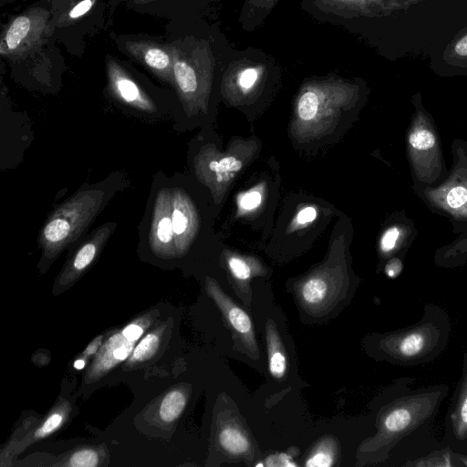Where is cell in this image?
<instances>
[{
    "instance_id": "cb8c5ba5",
    "label": "cell",
    "mask_w": 467,
    "mask_h": 467,
    "mask_svg": "<svg viewBox=\"0 0 467 467\" xmlns=\"http://www.w3.org/2000/svg\"><path fill=\"white\" fill-rule=\"evenodd\" d=\"M436 142L433 133L425 127H417L410 134L409 143L417 150H427Z\"/></svg>"
},
{
    "instance_id": "52a82bcc",
    "label": "cell",
    "mask_w": 467,
    "mask_h": 467,
    "mask_svg": "<svg viewBox=\"0 0 467 467\" xmlns=\"http://www.w3.org/2000/svg\"><path fill=\"white\" fill-rule=\"evenodd\" d=\"M430 397L413 396L399 402L388 411L381 422V436L394 440L411 431L420 423L432 410Z\"/></svg>"
},
{
    "instance_id": "8fae6325",
    "label": "cell",
    "mask_w": 467,
    "mask_h": 467,
    "mask_svg": "<svg viewBox=\"0 0 467 467\" xmlns=\"http://www.w3.org/2000/svg\"><path fill=\"white\" fill-rule=\"evenodd\" d=\"M265 71L264 65L248 59L234 61L228 68L224 82L242 94L251 92L260 82Z\"/></svg>"
},
{
    "instance_id": "9a60e30c",
    "label": "cell",
    "mask_w": 467,
    "mask_h": 467,
    "mask_svg": "<svg viewBox=\"0 0 467 467\" xmlns=\"http://www.w3.org/2000/svg\"><path fill=\"white\" fill-rule=\"evenodd\" d=\"M165 327L160 326L147 332L136 344L124 368L129 370L150 360L160 348Z\"/></svg>"
},
{
    "instance_id": "7a4b0ae2",
    "label": "cell",
    "mask_w": 467,
    "mask_h": 467,
    "mask_svg": "<svg viewBox=\"0 0 467 467\" xmlns=\"http://www.w3.org/2000/svg\"><path fill=\"white\" fill-rule=\"evenodd\" d=\"M173 82L185 107L202 104L209 93L214 57L208 42L190 40L169 47Z\"/></svg>"
},
{
    "instance_id": "4fadbf2b",
    "label": "cell",
    "mask_w": 467,
    "mask_h": 467,
    "mask_svg": "<svg viewBox=\"0 0 467 467\" xmlns=\"http://www.w3.org/2000/svg\"><path fill=\"white\" fill-rule=\"evenodd\" d=\"M433 337L431 328H418L400 335L394 339V350L396 355L411 358L423 354L431 347Z\"/></svg>"
},
{
    "instance_id": "ba28073f",
    "label": "cell",
    "mask_w": 467,
    "mask_h": 467,
    "mask_svg": "<svg viewBox=\"0 0 467 467\" xmlns=\"http://www.w3.org/2000/svg\"><path fill=\"white\" fill-rule=\"evenodd\" d=\"M206 290L223 312L232 327L241 336L246 348L256 352L257 346L254 338L253 324L248 314L234 304L217 283L213 279H206Z\"/></svg>"
},
{
    "instance_id": "603a6c76",
    "label": "cell",
    "mask_w": 467,
    "mask_h": 467,
    "mask_svg": "<svg viewBox=\"0 0 467 467\" xmlns=\"http://www.w3.org/2000/svg\"><path fill=\"white\" fill-rule=\"evenodd\" d=\"M241 166V161L236 160L234 157H225L219 161H211L207 166H205V168L198 166V171H212L217 179L222 180L239 171Z\"/></svg>"
},
{
    "instance_id": "277c9868",
    "label": "cell",
    "mask_w": 467,
    "mask_h": 467,
    "mask_svg": "<svg viewBox=\"0 0 467 467\" xmlns=\"http://www.w3.org/2000/svg\"><path fill=\"white\" fill-rule=\"evenodd\" d=\"M154 315L147 313L138 317L122 329L109 336L92 358L84 381L91 383L99 380L115 367L126 361L138 341L153 324Z\"/></svg>"
},
{
    "instance_id": "d6a6232c",
    "label": "cell",
    "mask_w": 467,
    "mask_h": 467,
    "mask_svg": "<svg viewBox=\"0 0 467 467\" xmlns=\"http://www.w3.org/2000/svg\"><path fill=\"white\" fill-rule=\"evenodd\" d=\"M402 270V264L398 258L389 261L385 267V272L389 277L394 278L400 275Z\"/></svg>"
},
{
    "instance_id": "7402d4cb",
    "label": "cell",
    "mask_w": 467,
    "mask_h": 467,
    "mask_svg": "<svg viewBox=\"0 0 467 467\" xmlns=\"http://www.w3.org/2000/svg\"><path fill=\"white\" fill-rule=\"evenodd\" d=\"M455 433L463 438L467 435V377L463 382L455 412L452 415Z\"/></svg>"
},
{
    "instance_id": "4316f807",
    "label": "cell",
    "mask_w": 467,
    "mask_h": 467,
    "mask_svg": "<svg viewBox=\"0 0 467 467\" xmlns=\"http://www.w3.org/2000/svg\"><path fill=\"white\" fill-rule=\"evenodd\" d=\"M228 266L232 275L238 280L246 281L253 275L250 265L240 257H230Z\"/></svg>"
},
{
    "instance_id": "5bb4252c",
    "label": "cell",
    "mask_w": 467,
    "mask_h": 467,
    "mask_svg": "<svg viewBox=\"0 0 467 467\" xmlns=\"http://www.w3.org/2000/svg\"><path fill=\"white\" fill-rule=\"evenodd\" d=\"M379 0H314V4L324 13L350 18L368 15Z\"/></svg>"
},
{
    "instance_id": "ffe728a7",
    "label": "cell",
    "mask_w": 467,
    "mask_h": 467,
    "mask_svg": "<svg viewBox=\"0 0 467 467\" xmlns=\"http://www.w3.org/2000/svg\"><path fill=\"white\" fill-rule=\"evenodd\" d=\"M320 109L317 90L311 82L303 88L297 100V114L303 120H311L317 117Z\"/></svg>"
},
{
    "instance_id": "e0dca14e",
    "label": "cell",
    "mask_w": 467,
    "mask_h": 467,
    "mask_svg": "<svg viewBox=\"0 0 467 467\" xmlns=\"http://www.w3.org/2000/svg\"><path fill=\"white\" fill-rule=\"evenodd\" d=\"M187 403V394L181 389H172L161 399L158 408L159 419L163 423L174 422L182 413Z\"/></svg>"
},
{
    "instance_id": "836d02e7",
    "label": "cell",
    "mask_w": 467,
    "mask_h": 467,
    "mask_svg": "<svg viewBox=\"0 0 467 467\" xmlns=\"http://www.w3.org/2000/svg\"><path fill=\"white\" fill-rule=\"evenodd\" d=\"M455 51L460 56H467V35L457 42Z\"/></svg>"
},
{
    "instance_id": "4dcf8cb0",
    "label": "cell",
    "mask_w": 467,
    "mask_h": 467,
    "mask_svg": "<svg viewBox=\"0 0 467 467\" xmlns=\"http://www.w3.org/2000/svg\"><path fill=\"white\" fill-rule=\"evenodd\" d=\"M95 2L96 0H82L78 2L68 12V17L76 19L84 16L91 9Z\"/></svg>"
},
{
    "instance_id": "5b68a950",
    "label": "cell",
    "mask_w": 467,
    "mask_h": 467,
    "mask_svg": "<svg viewBox=\"0 0 467 467\" xmlns=\"http://www.w3.org/2000/svg\"><path fill=\"white\" fill-rule=\"evenodd\" d=\"M47 17V10L35 8L14 18L1 40L2 56L17 58L26 55L43 37Z\"/></svg>"
},
{
    "instance_id": "44dd1931",
    "label": "cell",
    "mask_w": 467,
    "mask_h": 467,
    "mask_svg": "<svg viewBox=\"0 0 467 467\" xmlns=\"http://www.w3.org/2000/svg\"><path fill=\"white\" fill-rule=\"evenodd\" d=\"M278 0H246L241 13V21L246 26L262 22Z\"/></svg>"
},
{
    "instance_id": "f1b7e54d",
    "label": "cell",
    "mask_w": 467,
    "mask_h": 467,
    "mask_svg": "<svg viewBox=\"0 0 467 467\" xmlns=\"http://www.w3.org/2000/svg\"><path fill=\"white\" fill-rule=\"evenodd\" d=\"M400 231L398 227H390L386 230L380 239V248L383 252L389 253L396 246Z\"/></svg>"
},
{
    "instance_id": "e575fe53",
    "label": "cell",
    "mask_w": 467,
    "mask_h": 467,
    "mask_svg": "<svg viewBox=\"0 0 467 467\" xmlns=\"http://www.w3.org/2000/svg\"><path fill=\"white\" fill-rule=\"evenodd\" d=\"M137 2H145L147 0H136Z\"/></svg>"
},
{
    "instance_id": "1f68e13d",
    "label": "cell",
    "mask_w": 467,
    "mask_h": 467,
    "mask_svg": "<svg viewBox=\"0 0 467 467\" xmlns=\"http://www.w3.org/2000/svg\"><path fill=\"white\" fill-rule=\"evenodd\" d=\"M317 217V211L314 207H306L302 209L297 216L296 222L300 224L313 222Z\"/></svg>"
},
{
    "instance_id": "3957f363",
    "label": "cell",
    "mask_w": 467,
    "mask_h": 467,
    "mask_svg": "<svg viewBox=\"0 0 467 467\" xmlns=\"http://www.w3.org/2000/svg\"><path fill=\"white\" fill-rule=\"evenodd\" d=\"M190 215L187 200L179 191L162 189L158 193L150 231V244L155 254L171 258L185 251Z\"/></svg>"
},
{
    "instance_id": "30bf717a",
    "label": "cell",
    "mask_w": 467,
    "mask_h": 467,
    "mask_svg": "<svg viewBox=\"0 0 467 467\" xmlns=\"http://www.w3.org/2000/svg\"><path fill=\"white\" fill-rule=\"evenodd\" d=\"M127 49L153 73L167 81H173L172 59L169 50L151 42H131Z\"/></svg>"
},
{
    "instance_id": "ac0fdd59",
    "label": "cell",
    "mask_w": 467,
    "mask_h": 467,
    "mask_svg": "<svg viewBox=\"0 0 467 467\" xmlns=\"http://www.w3.org/2000/svg\"><path fill=\"white\" fill-rule=\"evenodd\" d=\"M218 441L222 448L234 455H244L251 448L244 433L236 427H224L219 433Z\"/></svg>"
},
{
    "instance_id": "7c38bea8",
    "label": "cell",
    "mask_w": 467,
    "mask_h": 467,
    "mask_svg": "<svg viewBox=\"0 0 467 467\" xmlns=\"http://www.w3.org/2000/svg\"><path fill=\"white\" fill-rule=\"evenodd\" d=\"M71 411V405L67 400L57 403L44 417L40 423L29 431V434L22 440L18 445L19 451L32 445L34 442L46 439L58 431L67 421Z\"/></svg>"
},
{
    "instance_id": "d6986e66",
    "label": "cell",
    "mask_w": 467,
    "mask_h": 467,
    "mask_svg": "<svg viewBox=\"0 0 467 467\" xmlns=\"http://www.w3.org/2000/svg\"><path fill=\"white\" fill-rule=\"evenodd\" d=\"M102 453L94 447H83L70 453L66 460L54 465L69 467H96L101 464Z\"/></svg>"
},
{
    "instance_id": "484cf974",
    "label": "cell",
    "mask_w": 467,
    "mask_h": 467,
    "mask_svg": "<svg viewBox=\"0 0 467 467\" xmlns=\"http://www.w3.org/2000/svg\"><path fill=\"white\" fill-rule=\"evenodd\" d=\"M103 344V335H99L88 343L83 352L74 361V368L82 369L88 359L93 358Z\"/></svg>"
},
{
    "instance_id": "83f0119b",
    "label": "cell",
    "mask_w": 467,
    "mask_h": 467,
    "mask_svg": "<svg viewBox=\"0 0 467 467\" xmlns=\"http://www.w3.org/2000/svg\"><path fill=\"white\" fill-rule=\"evenodd\" d=\"M467 202V189L462 186L452 188L447 194V203L451 208H460Z\"/></svg>"
},
{
    "instance_id": "8992f818",
    "label": "cell",
    "mask_w": 467,
    "mask_h": 467,
    "mask_svg": "<svg viewBox=\"0 0 467 467\" xmlns=\"http://www.w3.org/2000/svg\"><path fill=\"white\" fill-rule=\"evenodd\" d=\"M108 223L99 226L73 254L55 284L54 292L61 293L72 285L93 264L115 228Z\"/></svg>"
},
{
    "instance_id": "d4e9b609",
    "label": "cell",
    "mask_w": 467,
    "mask_h": 467,
    "mask_svg": "<svg viewBox=\"0 0 467 467\" xmlns=\"http://www.w3.org/2000/svg\"><path fill=\"white\" fill-rule=\"evenodd\" d=\"M334 462V451L331 445L323 444L307 458L306 466L307 467H329Z\"/></svg>"
},
{
    "instance_id": "9c48e42d",
    "label": "cell",
    "mask_w": 467,
    "mask_h": 467,
    "mask_svg": "<svg viewBox=\"0 0 467 467\" xmlns=\"http://www.w3.org/2000/svg\"><path fill=\"white\" fill-rule=\"evenodd\" d=\"M108 77L109 90L119 100L141 111L155 110L152 100L127 72L112 60L108 63Z\"/></svg>"
},
{
    "instance_id": "2e32d148",
    "label": "cell",
    "mask_w": 467,
    "mask_h": 467,
    "mask_svg": "<svg viewBox=\"0 0 467 467\" xmlns=\"http://www.w3.org/2000/svg\"><path fill=\"white\" fill-rule=\"evenodd\" d=\"M269 370L275 379H282L287 369V361L282 340L275 325L268 322L266 326Z\"/></svg>"
},
{
    "instance_id": "f546056e",
    "label": "cell",
    "mask_w": 467,
    "mask_h": 467,
    "mask_svg": "<svg viewBox=\"0 0 467 467\" xmlns=\"http://www.w3.org/2000/svg\"><path fill=\"white\" fill-rule=\"evenodd\" d=\"M261 194L256 191L248 192L243 195L240 200V205L243 209L250 211L258 207L261 203Z\"/></svg>"
},
{
    "instance_id": "6da1fadb",
    "label": "cell",
    "mask_w": 467,
    "mask_h": 467,
    "mask_svg": "<svg viewBox=\"0 0 467 467\" xmlns=\"http://www.w3.org/2000/svg\"><path fill=\"white\" fill-rule=\"evenodd\" d=\"M104 191L86 189L61 203L47 218L39 234L43 258L54 260L91 223L104 201Z\"/></svg>"
}]
</instances>
